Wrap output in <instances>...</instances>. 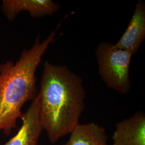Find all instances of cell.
<instances>
[{"mask_svg":"<svg viewBox=\"0 0 145 145\" xmlns=\"http://www.w3.org/2000/svg\"><path fill=\"white\" fill-rule=\"evenodd\" d=\"M38 95L43 130L55 143L80 124L85 108L83 80L65 65L45 61Z\"/></svg>","mask_w":145,"mask_h":145,"instance_id":"obj_1","label":"cell"},{"mask_svg":"<svg viewBox=\"0 0 145 145\" xmlns=\"http://www.w3.org/2000/svg\"><path fill=\"white\" fill-rule=\"evenodd\" d=\"M58 27L42 41L40 35L37 36L32 46L23 50L16 62L0 64V132L10 135L17 120L23 116V105L36 97L37 69L50 45L56 41Z\"/></svg>","mask_w":145,"mask_h":145,"instance_id":"obj_2","label":"cell"},{"mask_svg":"<svg viewBox=\"0 0 145 145\" xmlns=\"http://www.w3.org/2000/svg\"><path fill=\"white\" fill-rule=\"evenodd\" d=\"M95 55L99 74L105 84L119 93H129L131 88L130 65L133 55L105 42L97 45Z\"/></svg>","mask_w":145,"mask_h":145,"instance_id":"obj_3","label":"cell"},{"mask_svg":"<svg viewBox=\"0 0 145 145\" xmlns=\"http://www.w3.org/2000/svg\"><path fill=\"white\" fill-rule=\"evenodd\" d=\"M39 97L32 101L29 108L23 114L21 127L11 139L3 145H38L43 127L39 116Z\"/></svg>","mask_w":145,"mask_h":145,"instance_id":"obj_4","label":"cell"},{"mask_svg":"<svg viewBox=\"0 0 145 145\" xmlns=\"http://www.w3.org/2000/svg\"><path fill=\"white\" fill-rule=\"evenodd\" d=\"M111 145H145V114L139 111L116 125Z\"/></svg>","mask_w":145,"mask_h":145,"instance_id":"obj_5","label":"cell"},{"mask_svg":"<svg viewBox=\"0 0 145 145\" xmlns=\"http://www.w3.org/2000/svg\"><path fill=\"white\" fill-rule=\"evenodd\" d=\"M60 5L51 0H3L1 9L8 20L12 21L21 11H25L31 17L39 18L53 15Z\"/></svg>","mask_w":145,"mask_h":145,"instance_id":"obj_6","label":"cell"},{"mask_svg":"<svg viewBox=\"0 0 145 145\" xmlns=\"http://www.w3.org/2000/svg\"><path fill=\"white\" fill-rule=\"evenodd\" d=\"M145 39V4L143 1L139 0L127 29L114 45L134 56Z\"/></svg>","mask_w":145,"mask_h":145,"instance_id":"obj_7","label":"cell"},{"mask_svg":"<svg viewBox=\"0 0 145 145\" xmlns=\"http://www.w3.org/2000/svg\"><path fill=\"white\" fill-rule=\"evenodd\" d=\"M63 145H109L103 127L94 123L79 124Z\"/></svg>","mask_w":145,"mask_h":145,"instance_id":"obj_8","label":"cell"}]
</instances>
